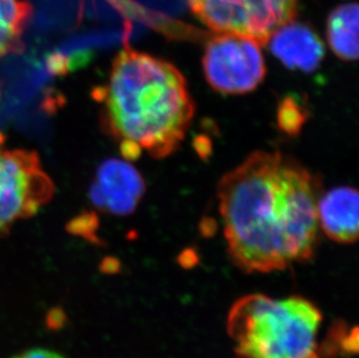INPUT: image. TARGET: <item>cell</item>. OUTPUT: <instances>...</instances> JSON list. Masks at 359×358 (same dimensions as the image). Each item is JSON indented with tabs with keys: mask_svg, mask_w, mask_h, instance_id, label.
Here are the masks:
<instances>
[{
	"mask_svg": "<svg viewBox=\"0 0 359 358\" xmlns=\"http://www.w3.org/2000/svg\"><path fill=\"white\" fill-rule=\"evenodd\" d=\"M13 358H65L57 352H50L47 349H31L28 352H24L22 355L17 356Z\"/></svg>",
	"mask_w": 359,
	"mask_h": 358,
	"instance_id": "cell-13",
	"label": "cell"
},
{
	"mask_svg": "<svg viewBox=\"0 0 359 358\" xmlns=\"http://www.w3.org/2000/svg\"><path fill=\"white\" fill-rule=\"evenodd\" d=\"M321 321L319 308L305 298L250 294L233 305L227 327L236 358H321Z\"/></svg>",
	"mask_w": 359,
	"mask_h": 358,
	"instance_id": "cell-3",
	"label": "cell"
},
{
	"mask_svg": "<svg viewBox=\"0 0 359 358\" xmlns=\"http://www.w3.org/2000/svg\"><path fill=\"white\" fill-rule=\"evenodd\" d=\"M266 46L279 61L292 70L313 72L325 58V44L309 25L292 20L276 29Z\"/></svg>",
	"mask_w": 359,
	"mask_h": 358,
	"instance_id": "cell-8",
	"label": "cell"
},
{
	"mask_svg": "<svg viewBox=\"0 0 359 358\" xmlns=\"http://www.w3.org/2000/svg\"><path fill=\"white\" fill-rule=\"evenodd\" d=\"M318 221L323 233L337 244H355L358 239L359 196L351 186H339L318 200Z\"/></svg>",
	"mask_w": 359,
	"mask_h": 358,
	"instance_id": "cell-9",
	"label": "cell"
},
{
	"mask_svg": "<svg viewBox=\"0 0 359 358\" xmlns=\"http://www.w3.org/2000/svg\"><path fill=\"white\" fill-rule=\"evenodd\" d=\"M203 69L207 83L221 95H247L266 76L261 46L249 37L226 33L207 41Z\"/></svg>",
	"mask_w": 359,
	"mask_h": 358,
	"instance_id": "cell-6",
	"label": "cell"
},
{
	"mask_svg": "<svg viewBox=\"0 0 359 358\" xmlns=\"http://www.w3.org/2000/svg\"><path fill=\"white\" fill-rule=\"evenodd\" d=\"M191 11L215 33L242 35L266 46L283 25L294 20L298 0H187Z\"/></svg>",
	"mask_w": 359,
	"mask_h": 358,
	"instance_id": "cell-5",
	"label": "cell"
},
{
	"mask_svg": "<svg viewBox=\"0 0 359 358\" xmlns=\"http://www.w3.org/2000/svg\"><path fill=\"white\" fill-rule=\"evenodd\" d=\"M33 17L26 0H0V58L24 51L25 31Z\"/></svg>",
	"mask_w": 359,
	"mask_h": 358,
	"instance_id": "cell-11",
	"label": "cell"
},
{
	"mask_svg": "<svg viewBox=\"0 0 359 358\" xmlns=\"http://www.w3.org/2000/svg\"><path fill=\"white\" fill-rule=\"evenodd\" d=\"M146 192V182L127 159H106L99 166L90 186V200L112 216H129Z\"/></svg>",
	"mask_w": 359,
	"mask_h": 358,
	"instance_id": "cell-7",
	"label": "cell"
},
{
	"mask_svg": "<svg viewBox=\"0 0 359 358\" xmlns=\"http://www.w3.org/2000/svg\"><path fill=\"white\" fill-rule=\"evenodd\" d=\"M68 321V315L61 307L50 308L46 315V324L51 331H60Z\"/></svg>",
	"mask_w": 359,
	"mask_h": 358,
	"instance_id": "cell-12",
	"label": "cell"
},
{
	"mask_svg": "<svg viewBox=\"0 0 359 358\" xmlns=\"http://www.w3.org/2000/svg\"><path fill=\"white\" fill-rule=\"evenodd\" d=\"M0 135V237L42 210L54 197L53 179L35 150L1 147Z\"/></svg>",
	"mask_w": 359,
	"mask_h": 358,
	"instance_id": "cell-4",
	"label": "cell"
},
{
	"mask_svg": "<svg viewBox=\"0 0 359 358\" xmlns=\"http://www.w3.org/2000/svg\"><path fill=\"white\" fill-rule=\"evenodd\" d=\"M102 271H105V272H116L118 271V264L116 262H105V263L102 264Z\"/></svg>",
	"mask_w": 359,
	"mask_h": 358,
	"instance_id": "cell-14",
	"label": "cell"
},
{
	"mask_svg": "<svg viewBox=\"0 0 359 358\" xmlns=\"http://www.w3.org/2000/svg\"><path fill=\"white\" fill-rule=\"evenodd\" d=\"M102 128L127 161L143 152L160 159L176 152L196 113L184 74L176 65L125 48L113 60L109 78L93 92Z\"/></svg>",
	"mask_w": 359,
	"mask_h": 358,
	"instance_id": "cell-2",
	"label": "cell"
},
{
	"mask_svg": "<svg viewBox=\"0 0 359 358\" xmlns=\"http://www.w3.org/2000/svg\"><path fill=\"white\" fill-rule=\"evenodd\" d=\"M217 199L228 253L242 270H284L312 258L319 237L318 186L294 159L252 152L220 179Z\"/></svg>",
	"mask_w": 359,
	"mask_h": 358,
	"instance_id": "cell-1",
	"label": "cell"
},
{
	"mask_svg": "<svg viewBox=\"0 0 359 358\" xmlns=\"http://www.w3.org/2000/svg\"><path fill=\"white\" fill-rule=\"evenodd\" d=\"M358 4L339 5L329 14L327 40L334 54L343 61L358 58Z\"/></svg>",
	"mask_w": 359,
	"mask_h": 358,
	"instance_id": "cell-10",
	"label": "cell"
}]
</instances>
